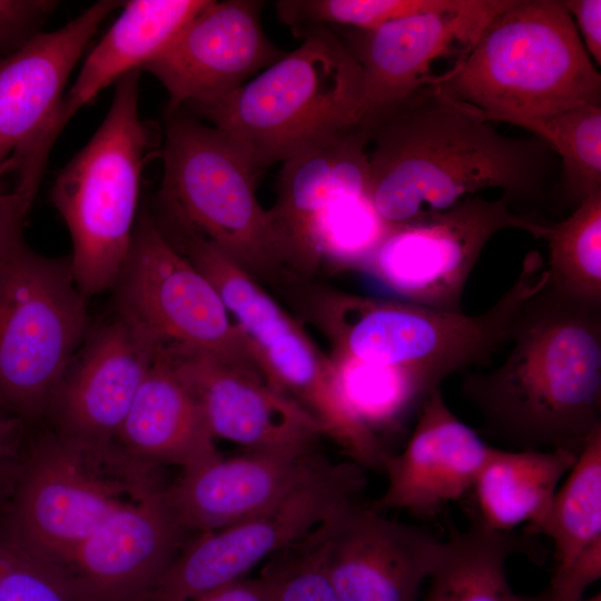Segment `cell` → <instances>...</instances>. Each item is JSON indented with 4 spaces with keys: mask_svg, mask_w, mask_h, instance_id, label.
Here are the masks:
<instances>
[{
    "mask_svg": "<svg viewBox=\"0 0 601 601\" xmlns=\"http://www.w3.org/2000/svg\"><path fill=\"white\" fill-rule=\"evenodd\" d=\"M88 297L70 256L27 245L0 263V406L30 425L48 403L90 332Z\"/></svg>",
    "mask_w": 601,
    "mask_h": 601,
    "instance_id": "30bf717a",
    "label": "cell"
},
{
    "mask_svg": "<svg viewBox=\"0 0 601 601\" xmlns=\"http://www.w3.org/2000/svg\"><path fill=\"white\" fill-rule=\"evenodd\" d=\"M314 530L270 559L263 571L274 601H339L318 554Z\"/></svg>",
    "mask_w": 601,
    "mask_h": 601,
    "instance_id": "836d02e7",
    "label": "cell"
},
{
    "mask_svg": "<svg viewBox=\"0 0 601 601\" xmlns=\"http://www.w3.org/2000/svg\"><path fill=\"white\" fill-rule=\"evenodd\" d=\"M439 90L489 121L521 126L601 104V75L560 0H514L483 29Z\"/></svg>",
    "mask_w": 601,
    "mask_h": 601,
    "instance_id": "5b68a950",
    "label": "cell"
},
{
    "mask_svg": "<svg viewBox=\"0 0 601 601\" xmlns=\"http://www.w3.org/2000/svg\"><path fill=\"white\" fill-rule=\"evenodd\" d=\"M370 197L390 225L447 210L485 188L511 198L542 193L551 149L499 132L475 107L427 86L361 117Z\"/></svg>",
    "mask_w": 601,
    "mask_h": 601,
    "instance_id": "6da1fadb",
    "label": "cell"
},
{
    "mask_svg": "<svg viewBox=\"0 0 601 601\" xmlns=\"http://www.w3.org/2000/svg\"><path fill=\"white\" fill-rule=\"evenodd\" d=\"M446 0H280L276 12L297 36L315 26L371 30L390 21L442 7Z\"/></svg>",
    "mask_w": 601,
    "mask_h": 601,
    "instance_id": "d6a6232c",
    "label": "cell"
},
{
    "mask_svg": "<svg viewBox=\"0 0 601 601\" xmlns=\"http://www.w3.org/2000/svg\"><path fill=\"white\" fill-rule=\"evenodd\" d=\"M363 471L353 461L329 463L270 508L189 538L149 601H191L246 578L354 501L365 483Z\"/></svg>",
    "mask_w": 601,
    "mask_h": 601,
    "instance_id": "7c38bea8",
    "label": "cell"
},
{
    "mask_svg": "<svg viewBox=\"0 0 601 601\" xmlns=\"http://www.w3.org/2000/svg\"><path fill=\"white\" fill-rule=\"evenodd\" d=\"M29 209L16 193L0 188V263L27 245L23 239V223Z\"/></svg>",
    "mask_w": 601,
    "mask_h": 601,
    "instance_id": "74e56055",
    "label": "cell"
},
{
    "mask_svg": "<svg viewBox=\"0 0 601 601\" xmlns=\"http://www.w3.org/2000/svg\"><path fill=\"white\" fill-rule=\"evenodd\" d=\"M577 457L564 450L494 447L470 492L476 511L474 523L503 533L521 524L534 531Z\"/></svg>",
    "mask_w": 601,
    "mask_h": 601,
    "instance_id": "484cf974",
    "label": "cell"
},
{
    "mask_svg": "<svg viewBox=\"0 0 601 601\" xmlns=\"http://www.w3.org/2000/svg\"><path fill=\"white\" fill-rule=\"evenodd\" d=\"M188 535L162 487L114 513L50 568L78 601H149Z\"/></svg>",
    "mask_w": 601,
    "mask_h": 601,
    "instance_id": "ac0fdd59",
    "label": "cell"
},
{
    "mask_svg": "<svg viewBox=\"0 0 601 601\" xmlns=\"http://www.w3.org/2000/svg\"><path fill=\"white\" fill-rule=\"evenodd\" d=\"M207 0H130L83 61L65 96L61 130L101 90L157 56Z\"/></svg>",
    "mask_w": 601,
    "mask_h": 601,
    "instance_id": "d4e9b609",
    "label": "cell"
},
{
    "mask_svg": "<svg viewBox=\"0 0 601 601\" xmlns=\"http://www.w3.org/2000/svg\"><path fill=\"white\" fill-rule=\"evenodd\" d=\"M303 42L254 79L211 102L185 107L226 134L264 170L362 117L361 65L329 26L303 30Z\"/></svg>",
    "mask_w": 601,
    "mask_h": 601,
    "instance_id": "277c9868",
    "label": "cell"
},
{
    "mask_svg": "<svg viewBox=\"0 0 601 601\" xmlns=\"http://www.w3.org/2000/svg\"><path fill=\"white\" fill-rule=\"evenodd\" d=\"M329 463L317 445L219 455L184 470L166 495L183 529L199 534L270 508Z\"/></svg>",
    "mask_w": 601,
    "mask_h": 601,
    "instance_id": "44dd1931",
    "label": "cell"
},
{
    "mask_svg": "<svg viewBox=\"0 0 601 601\" xmlns=\"http://www.w3.org/2000/svg\"><path fill=\"white\" fill-rule=\"evenodd\" d=\"M57 6L53 0H0V59L42 32Z\"/></svg>",
    "mask_w": 601,
    "mask_h": 601,
    "instance_id": "d590c367",
    "label": "cell"
},
{
    "mask_svg": "<svg viewBox=\"0 0 601 601\" xmlns=\"http://www.w3.org/2000/svg\"><path fill=\"white\" fill-rule=\"evenodd\" d=\"M198 402L215 439L247 451L317 445V421L262 374L207 354H164Z\"/></svg>",
    "mask_w": 601,
    "mask_h": 601,
    "instance_id": "ffe728a7",
    "label": "cell"
},
{
    "mask_svg": "<svg viewBox=\"0 0 601 601\" xmlns=\"http://www.w3.org/2000/svg\"><path fill=\"white\" fill-rule=\"evenodd\" d=\"M0 601H78L59 575L0 532Z\"/></svg>",
    "mask_w": 601,
    "mask_h": 601,
    "instance_id": "e575fe53",
    "label": "cell"
},
{
    "mask_svg": "<svg viewBox=\"0 0 601 601\" xmlns=\"http://www.w3.org/2000/svg\"><path fill=\"white\" fill-rule=\"evenodd\" d=\"M391 226L378 215L371 197L338 196L317 217L313 229V253L334 268L362 269Z\"/></svg>",
    "mask_w": 601,
    "mask_h": 601,
    "instance_id": "1f68e13d",
    "label": "cell"
},
{
    "mask_svg": "<svg viewBox=\"0 0 601 601\" xmlns=\"http://www.w3.org/2000/svg\"><path fill=\"white\" fill-rule=\"evenodd\" d=\"M30 437L31 425L0 406V513L23 470Z\"/></svg>",
    "mask_w": 601,
    "mask_h": 601,
    "instance_id": "8d00e7d4",
    "label": "cell"
},
{
    "mask_svg": "<svg viewBox=\"0 0 601 601\" xmlns=\"http://www.w3.org/2000/svg\"><path fill=\"white\" fill-rule=\"evenodd\" d=\"M546 284L553 289L601 304V191L580 203L565 219L549 225Z\"/></svg>",
    "mask_w": 601,
    "mask_h": 601,
    "instance_id": "f546056e",
    "label": "cell"
},
{
    "mask_svg": "<svg viewBox=\"0 0 601 601\" xmlns=\"http://www.w3.org/2000/svg\"><path fill=\"white\" fill-rule=\"evenodd\" d=\"M493 450L450 410L436 388L423 402L402 452L384 457L381 470L387 486L372 508L431 516L471 492Z\"/></svg>",
    "mask_w": 601,
    "mask_h": 601,
    "instance_id": "7402d4cb",
    "label": "cell"
},
{
    "mask_svg": "<svg viewBox=\"0 0 601 601\" xmlns=\"http://www.w3.org/2000/svg\"><path fill=\"white\" fill-rule=\"evenodd\" d=\"M114 289L117 315L154 353L207 354L262 374L214 285L146 210Z\"/></svg>",
    "mask_w": 601,
    "mask_h": 601,
    "instance_id": "8fae6325",
    "label": "cell"
},
{
    "mask_svg": "<svg viewBox=\"0 0 601 601\" xmlns=\"http://www.w3.org/2000/svg\"><path fill=\"white\" fill-rule=\"evenodd\" d=\"M339 601H418L444 542L352 501L313 532Z\"/></svg>",
    "mask_w": 601,
    "mask_h": 601,
    "instance_id": "2e32d148",
    "label": "cell"
},
{
    "mask_svg": "<svg viewBox=\"0 0 601 601\" xmlns=\"http://www.w3.org/2000/svg\"><path fill=\"white\" fill-rule=\"evenodd\" d=\"M511 197H469L452 208L391 226L368 257L365 270L405 298L423 306L463 312L462 297L486 243L504 229L544 238L549 224L513 213Z\"/></svg>",
    "mask_w": 601,
    "mask_h": 601,
    "instance_id": "4fadbf2b",
    "label": "cell"
},
{
    "mask_svg": "<svg viewBox=\"0 0 601 601\" xmlns=\"http://www.w3.org/2000/svg\"><path fill=\"white\" fill-rule=\"evenodd\" d=\"M504 361L466 372L484 431L515 450L578 454L601 430V304L546 283L523 305Z\"/></svg>",
    "mask_w": 601,
    "mask_h": 601,
    "instance_id": "7a4b0ae2",
    "label": "cell"
},
{
    "mask_svg": "<svg viewBox=\"0 0 601 601\" xmlns=\"http://www.w3.org/2000/svg\"><path fill=\"white\" fill-rule=\"evenodd\" d=\"M191 601H274L270 580L262 572L255 579H242Z\"/></svg>",
    "mask_w": 601,
    "mask_h": 601,
    "instance_id": "ab89813d",
    "label": "cell"
},
{
    "mask_svg": "<svg viewBox=\"0 0 601 601\" xmlns=\"http://www.w3.org/2000/svg\"><path fill=\"white\" fill-rule=\"evenodd\" d=\"M511 533L476 523L444 542L423 601H522L508 581L505 565L518 551Z\"/></svg>",
    "mask_w": 601,
    "mask_h": 601,
    "instance_id": "f1b7e54d",
    "label": "cell"
},
{
    "mask_svg": "<svg viewBox=\"0 0 601 601\" xmlns=\"http://www.w3.org/2000/svg\"><path fill=\"white\" fill-rule=\"evenodd\" d=\"M154 355L119 315L90 329L48 403L50 430L88 444L116 443Z\"/></svg>",
    "mask_w": 601,
    "mask_h": 601,
    "instance_id": "d6986e66",
    "label": "cell"
},
{
    "mask_svg": "<svg viewBox=\"0 0 601 601\" xmlns=\"http://www.w3.org/2000/svg\"><path fill=\"white\" fill-rule=\"evenodd\" d=\"M520 127L561 157L563 199L575 207L601 191V104L580 105Z\"/></svg>",
    "mask_w": 601,
    "mask_h": 601,
    "instance_id": "4dcf8cb0",
    "label": "cell"
},
{
    "mask_svg": "<svg viewBox=\"0 0 601 601\" xmlns=\"http://www.w3.org/2000/svg\"><path fill=\"white\" fill-rule=\"evenodd\" d=\"M514 0H446L436 9L371 30L338 32L364 77L362 116L441 82L456 70L487 23Z\"/></svg>",
    "mask_w": 601,
    "mask_h": 601,
    "instance_id": "9a60e30c",
    "label": "cell"
},
{
    "mask_svg": "<svg viewBox=\"0 0 601 601\" xmlns=\"http://www.w3.org/2000/svg\"><path fill=\"white\" fill-rule=\"evenodd\" d=\"M339 393L362 427L387 453L384 437L400 431L436 388L418 374L352 356L329 355Z\"/></svg>",
    "mask_w": 601,
    "mask_h": 601,
    "instance_id": "83f0119b",
    "label": "cell"
},
{
    "mask_svg": "<svg viewBox=\"0 0 601 601\" xmlns=\"http://www.w3.org/2000/svg\"><path fill=\"white\" fill-rule=\"evenodd\" d=\"M546 280L543 258L532 250L512 285L476 315L332 289L314 290L306 309L333 354L404 367L441 387L452 374L491 363L510 341L525 302Z\"/></svg>",
    "mask_w": 601,
    "mask_h": 601,
    "instance_id": "3957f363",
    "label": "cell"
},
{
    "mask_svg": "<svg viewBox=\"0 0 601 601\" xmlns=\"http://www.w3.org/2000/svg\"><path fill=\"white\" fill-rule=\"evenodd\" d=\"M534 532L554 545L550 590L578 600L601 577V430L579 453Z\"/></svg>",
    "mask_w": 601,
    "mask_h": 601,
    "instance_id": "cb8c5ba5",
    "label": "cell"
},
{
    "mask_svg": "<svg viewBox=\"0 0 601 601\" xmlns=\"http://www.w3.org/2000/svg\"><path fill=\"white\" fill-rule=\"evenodd\" d=\"M116 443L155 470L184 471L220 455L198 402L162 354H155Z\"/></svg>",
    "mask_w": 601,
    "mask_h": 601,
    "instance_id": "603a6c76",
    "label": "cell"
},
{
    "mask_svg": "<svg viewBox=\"0 0 601 601\" xmlns=\"http://www.w3.org/2000/svg\"><path fill=\"white\" fill-rule=\"evenodd\" d=\"M522 601H601V594L597 593L590 598H581L578 600H568L560 598L552 593L550 590H545L540 594L532 595V597H524L522 595Z\"/></svg>",
    "mask_w": 601,
    "mask_h": 601,
    "instance_id": "60d3db41",
    "label": "cell"
},
{
    "mask_svg": "<svg viewBox=\"0 0 601 601\" xmlns=\"http://www.w3.org/2000/svg\"><path fill=\"white\" fill-rule=\"evenodd\" d=\"M338 134L283 161L279 171L277 199L268 213L293 272L317 268L313 229L323 209L338 197L331 176Z\"/></svg>",
    "mask_w": 601,
    "mask_h": 601,
    "instance_id": "4316f807",
    "label": "cell"
},
{
    "mask_svg": "<svg viewBox=\"0 0 601 601\" xmlns=\"http://www.w3.org/2000/svg\"><path fill=\"white\" fill-rule=\"evenodd\" d=\"M592 61L601 66V1L562 0Z\"/></svg>",
    "mask_w": 601,
    "mask_h": 601,
    "instance_id": "f35d334b",
    "label": "cell"
},
{
    "mask_svg": "<svg viewBox=\"0 0 601 601\" xmlns=\"http://www.w3.org/2000/svg\"><path fill=\"white\" fill-rule=\"evenodd\" d=\"M262 7L256 0H207L141 68L167 90L168 112L217 100L285 56L263 31Z\"/></svg>",
    "mask_w": 601,
    "mask_h": 601,
    "instance_id": "e0dca14e",
    "label": "cell"
},
{
    "mask_svg": "<svg viewBox=\"0 0 601 601\" xmlns=\"http://www.w3.org/2000/svg\"><path fill=\"white\" fill-rule=\"evenodd\" d=\"M121 2L101 0L53 31L40 32L0 59V188L14 176L12 191L31 207L53 142L69 76L100 23Z\"/></svg>",
    "mask_w": 601,
    "mask_h": 601,
    "instance_id": "5bb4252c",
    "label": "cell"
},
{
    "mask_svg": "<svg viewBox=\"0 0 601 601\" xmlns=\"http://www.w3.org/2000/svg\"><path fill=\"white\" fill-rule=\"evenodd\" d=\"M162 158L154 219L167 238H201L257 282L292 270L256 196L263 170L226 134L183 108L169 111Z\"/></svg>",
    "mask_w": 601,
    "mask_h": 601,
    "instance_id": "8992f818",
    "label": "cell"
},
{
    "mask_svg": "<svg viewBox=\"0 0 601 601\" xmlns=\"http://www.w3.org/2000/svg\"><path fill=\"white\" fill-rule=\"evenodd\" d=\"M170 242L214 285L266 382L306 410L353 462L381 469L386 453L346 406L329 356L257 280L213 245L193 236Z\"/></svg>",
    "mask_w": 601,
    "mask_h": 601,
    "instance_id": "9c48e42d",
    "label": "cell"
},
{
    "mask_svg": "<svg viewBox=\"0 0 601 601\" xmlns=\"http://www.w3.org/2000/svg\"><path fill=\"white\" fill-rule=\"evenodd\" d=\"M162 489L158 470L117 443L98 445L46 430L31 433L17 486L0 513V532L53 566L108 518Z\"/></svg>",
    "mask_w": 601,
    "mask_h": 601,
    "instance_id": "52a82bcc",
    "label": "cell"
},
{
    "mask_svg": "<svg viewBox=\"0 0 601 601\" xmlns=\"http://www.w3.org/2000/svg\"><path fill=\"white\" fill-rule=\"evenodd\" d=\"M140 70L116 81L110 108L50 191L72 243L73 278L90 297L115 287L136 225L141 175L152 134L139 115Z\"/></svg>",
    "mask_w": 601,
    "mask_h": 601,
    "instance_id": "ba28073f",
    "label": "cell"
}]
</instances>
